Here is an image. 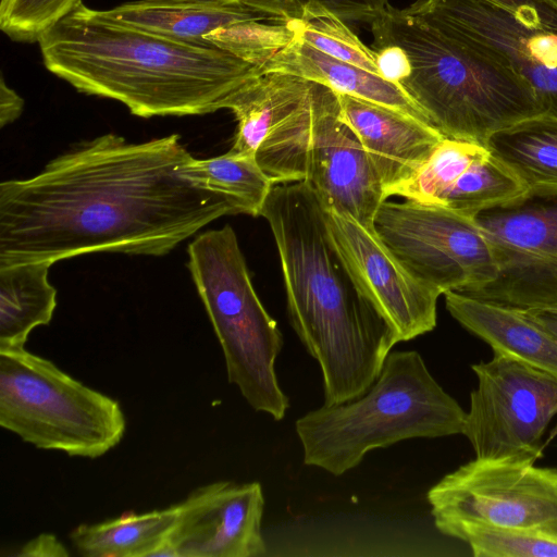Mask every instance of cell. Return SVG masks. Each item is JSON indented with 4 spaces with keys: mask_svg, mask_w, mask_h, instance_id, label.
<instances>
[{
    "mask_svg": "<svg viewBox=\"0 0 557 557\" xmlns=\"http://www.w3.org/2000/svg\"><path fill=\"white\" fill-rule=\"evenodd\" d=\"M15 555L20 557H63L69 556V552L55 535L42 533L21 546Z\"/></svg>",
    "mask_w": 557,
    "mask_h": 557,
    "instance_id": "cell-32",
    "label": "cell"
},
{
    "mask_svg": "<svg viewBox=\"0 0 557 557\" xmlns=\"http://www.w3.org/2000/svg\"><path fill=\"white\" fill-rule=\"evenodd\" d=\"M451 317L491 346L495 355L557 376V337L524 310L482 300L456 290L444 293Z\"/></svg>",
    "mask_w": 557,
    "mask_h": 557,
    "instance_id": "cell-16",
    "label": "cell"
},
{
    "mask_svg": "<svg viewBox=\"0 0 557 557\" xmlns=\"http://www.w3.org/2000/svg\"><path fill=\"white\" fill-rule=\"evenodd\" d=\"M325 220L331 243L355 287L391 326L398 343L433 331L442 294L409 273L374 230L329 209Z\"/></svg>",
    "mask_w": 557,
    "mask_h": 557,
    "instance_id": "cell-13",
    "label": "cell"
},
{
    "mask_svg": "<svg viewBox=\"0 0 557 557\" xmlns=\"http://www.w3.org/2000/svg\"><path fill=\"white\" fill-rule=\"evenodd\" d=\"M513 17L519 24L557 32V12L540 0H482Z\"/></svg>",
    "mask_w": 557,
    "mask_h": 557,
    "instance_id": "cell-30",
    "label": "cell"
},
{
    "mask_svg": "<svg viewBox=\"0 0 557 557\" xmlns=\"http://www.w3.org/2000/svg\"><path fill=\"white\" fill-rule=\"evenodd\" d=\"M319 2L345 22L371 25L391 5L389 0H243V3L267 14L272 21L289 22L300 18L304 8Z\"/></svg>",
    "mask_w": 557,
    "mask_h": 557,
    "instance_id": "cell-29",
    "label": "cell"
},
{
    "mask_svg": "<svg viewBox=\"0 0 557 557\" xmlns=\"http://www.w3.org/2000/svg\"><path fill=\"white\" fill-rule=\"evenodd\" d=\"M373 227L409 273L442 295L479 288L498 274L494 247L474 218L385 199Z\"/></svg>",
    "mask_w": 557,
    "mask_h": 557,
    "instance_id": "cell-9",
    "label": "cell"
},
{
    "mask_svg": "<svg viewBox=\"0 0 557 557\" xmlns=\"http://www.w3.org/2000/svg\"><path fill=\"white\" fill-rule=\"evenodd\" d=\"M178 504L143 513L125 512L99 523H82L69 537L84 557H151L178 518Z\"/></svg>",
    "mask_w": 557,
    "mask_h": 557,
    "instance_id": "cell-23",
    "label": "cell"
},
{
    "mask_svg": "<svg viewBox=\"0 0 557 557\" xmlns=\"http://www.w3.org/2000/svg\"><path fill=\"white\" fill-rule=\"evenodd\" d=\"M188 269L222 347L228 382L256 411L284 419L289 399L275 372L283 335L252 286L233 227L196 237Z\"/></svg>",
    "mask_w": 557,
    "mask_h": 557,
    "instance_id": "cell-6",
    "label": "cell"
},
{
    "mask_svg": "<svg viewBox=\"0 0 557 557\" xmlns=\"http://www.w3.org/2000/svg\"><path fill=\"white\" fill-rule=\"evenodd\" d=\"M498 267L516 261L557 263V195H527L474 216Z\"/></svg>",
    "mask_w": 557,
    "mask_h": 557,
    "instance_id": "cell-19",
    "label": "cell"
},
{
    "mask_svg": "<svg viewBox=\"0 0 557 557\" xmlns=\"http://www.w3.org/2000/svg\"><path fill=\"white\" fill-rule=\"evenodd\" d=\"M262 70L296 75L324 85L337 94L381 104L431 124L424 111L400 84L332 58L296 36L265 62Z\"/></svg>",
    "mask_w": 557,
    "mask_h": 557,
    "instance_id": "cell-18",
    "label": "cell"
},
{
    "mask_svg": "<svg viewBox=\"0 0 557 557\" xmlns=\"http://www.w3.org/2000/svg\"><path fill=\"white\" fill-rule=\"evenodd\" d=\"M373 50L376 53V66L382 78L400 84L410 75V60L403 48L391 45Z\"/></svg>",
    "mask_w": 557,
    "mask_h": 557,
    "instance_id": "cell-31",
    "label": "cell"
},
{
    "mask_svg": "<svg viewBox=\"0 0 557 557\" xmlns=\"http://www.w3.org/2000/svg\"><path fill=\"white\" fill-rule=\"evenodd\" d=\"M435 527L468 544L476 557H557V540L545 534L466 521Z\"/></svg>",
    "mask_w": 557,
    "mask_h": 557,
    "instance_id": "cell-26",
    "label": "cell"
},
{
    "mask_svg": "<svg viewBox=\"0 0 557 557\" xmlns=\"http://www.w3.org/2000/svg\"><path fill=\"white\" fill-rule=\"evenodd\" d=\"M187 174L207 188L238 201L245 214L258 216L275 185L259 165L256 154L234 152L209 158H193Z\"/></svg>",
    "mask_w": 557,
    "mask_h": 557,
    "instance_id": "cell-24",
    "label": "cell"
},
{
    "mask_svg": "<svg viewBox=\"0 0 557 557\" xmlns=\"http://www.w3.org/2000/svg\"><path fill=\"white\" fill-rule=\"evenodd\" d=\"M544 4L548 5L555 12H557V0H540Z\"/></svg>",
    "mask_w": 557,
    "mask_h": 557,
    "instance_id": "cell-36",
    "label": "cell"
},
{
    "mask_svg": "<svg viewBox=\"0 0 557 557\" xmlns=\"http://www.w3.org/2000/svg\"><path fill=\"white\" fill-rule=\"evenodd\" d=\"M540 310H545V311L557 314V305H554V306L545 308V309H540Z\"/></svg>",
    "mask_w": 557,
    "mask_h": 557,
    "instance_id": "cell-37",
    "label": "cell"
},
{
    "mask_svg": "<svg viewBox=\"0 0 557 557\" xmlns=\"http://www.w3.org/2000/svg\"><path fill=\"white\" fill-rule=\"evenodd\" d=\"M286 23L297 38L314 49L379 75L375 51L366 46L344 20L323 4L308 3L300 18Z\"/></svg>",
    "mask_w": 557,
    "mask_h": 557,
    "instance_id": "cell-25",
    "label": "cell"
},
{
    "mask_svg": "<svg viewBox=\"0 0 557 557\" xmlns=\"http://www.w3.org/2000/svg\"><path fill=\"white\" fill-rule=\"evenodd\" d=\"M24 108V100L17 92L10 88L3 76L0 79V126L14 122L20 117Z\"/></svg>",
    "mask_w": 557,
    "mask_h": 557,
    "instance_id": "cell-33",
    "label": "cell"
},
{
    "mask_svg": "<svg viewBox=\"0 0 557 557\" xmlns=\"http://www.w3.org/2000/svg\"><path fill=\"white\" fill-rule=\"evenodd\" d=\"M104 13L133 28L196 46L212 45L206 39L209 34L237 22L272 21L242 2L221 0H137Z\"/></svg>",
    "mask_w": 557,
    "mask_h": 557,
    "instance_id": "cell-17",
    "label": "cell"
},
{
    "mask_svg": "<svg viewBox=\"0 0 557 557\" xmlns=\"http://www.w3.org/2000/svg\"><path fill=\"white\" fill-rule=\"evenodd\" d=\"M549 269L552 272V277H553V282H554L555 290H556V295H557V263H550Z\"/></svg>",
    "mask_w": 557,
    "mask_h": 557,
    "instance_id": "cell-35",
    "label": "cell"
},
{
    "mask_svg": "<svg viewBox=\"0 0 557 557\" xmlns=\"http://www.w3.org/2000/svg\"><path fill=\"white\" fill-rule=\"evenodd\" d=\"M49 262L0 267V348H23L29 333L50 323L57 290L48 281Z\"/></svg>",
    "mask_w": 557,
    "mask_h": 557,
    "instance_id": "cell-22",
    "label": "cell"
},
{
    "mask_svg": "<svg viewBox=\"0 0 557 557\" xmlns=\"http://www.w3.org/2000/svg\"><path fill=\"white\" fill-rule=\"evenodd\" d=\"M372 49L398 46L411 73L400 85L445 137L486 146L497 132L545 111L511 67L392 4L370 25Z\"/></svg>",
    "mask_w": 557,
    "mask_h": 557,
    "instance_id": "cell-4",
    "label": "cell"
},
{
    "mask_svg": "<svg viewBox=\"0 0 557 557\" xmlns=\"http://www.w3.org/2000/svg\"><path fill=\"white\" fill-rule=\"evenodd\" d=\"M260 215L277 246L290 324L321 368L324 405L358 398L380 375L395 333L355 287L306 182L275 184Z\"/></svg>",
    "mask_w": 557,
    "mask_h": 557,
    "instance_id": "cell-3",
    "label": "cell"
},
{
    "mask_svg": "<svg viewBox=\"0 0 557 557\" xmlns=\"http://www.w3.org/2000/svg\"><path fill=\"white\" fill-rule=\"evenodd\" d=\"M471 368L478 384L470 394L462 435L475 458L536 460L557 414V376L495 354Z\"/></svg>",
    "mask_w": 557,
    "mask_h": 557,
    "instance_id": "cell-11",
    "label": "cell"
},
{
    "mask_svg": "<svg viewBox=\"0 0 557 557\" xmlns=\"http://www.w3.org/2000/svg\"><path fill=\"white\" fill-rule=\"evenodd\" d=\"M294 38L295 33L286 22L263 20L237 22L206 37L213 45L261 69Z\"/></svg>",
    "mask_w": 557,
    "mask_h": 557,
    "instance_id": "cell-27",
    "label": "cell"
},
{
    "mask_svg": "<svg viewBox=\"0 0 557 557\" xmlns=\"http://www.w3.org/2000/svg\"><path fill=\"white\" fill-rule=\"evenodd\" d=\"M0 426L40 449L98 458L124 436L120 404L23 348H0Z\"/></svg>",
    "mask_w": 557,
    "mask_h": 557,
    "instance_id": "cell-8",
    "label": "cell"
},
{
    "mask_svg": "<svg viewBox=\"0 0 557 557\" xmlns=\"http://www.w3.org/2000/svg\"><path fill=\"white\" fill-rule=\"evenodd\" d=\"M434 524L479 522L557 540V468L523 458H475L428 494Z\"/></svg>",
    "mask_w": 557,
    "mask_h": 557,
    "instance_id": "cell-10",
    "label": "cell"
},
{
    "mask_svg": "<svg viewBox=\"0 0 557 557\" xmlns=\"http://www.w3.org/2000/svg\"><path fill=\"white\" fill-rule=\"evenodd\" d=\"M524 312L534 322L557 337V314L540 309H529L524 310Z\"/></svg>",
    "mask_w": 557,
    "mask_h": 557,
    "instance_id": "cell-34",
    "label": "cell"
},
{
    "mask_svg": "<svg viewBox=\"0 0 557 557\" xmlns=\"http://www.w3.org/2000/svg\"><path fill=\"white\" fill-rule=\"evenodd\" d=\"M221 1H228V2H242V3H243V0H221Z\"/></svg>",
    "mask_w": 557,
    "mask_h": 557,
    "instance_id": "cell-38",
    "label": "cell"
},
{
    "mask_svg": "<svg viewBox=\"0 0 557 557\" xmlns=\"http://www.w3.org/2000/svg\"><path fill=\"white\" fill-rule=\"evenodd\" d=\"M467 412L447 394L414 350L389 352L380 375L356 399L323 405L296 421L304 463L333 475L364 456L414 437L462 434Z\"/></svg>",
    "mask_w": 557,
    "mask_h": 557,
    "instance_id": "cell-5",
    "label": "cell"
},
{
    "mask_svg": "<svg viewBox=\"0 0 557 557\" xmlns=\"http://www.w3.org/2000/svg\"><path fill=\"white\" fill-rule=\"evenodd\" d=\"M82 0H1L0 28L14 41L35 42Z\"/></svg>",
    "mask_w": 557,
    "mask_h": 557,
    "instance_id": "cell-28",
    "label": "cell"
},
{
    "mask_svg": "<svg viewBox=\"0 0 557 557\" xmlns=\"http://www.w3.org/2000/svg\"><path fill=\"white\" fill-rule=\"evenodd\" d=\"M491 152L525 184L528 195H557V115L544 111L495 133Z\"/></svg>",
    "mask_w": 557,
    "mask_h": 557,
    "instance_id": "cell-21",
    "label": "cell"
},
{
    "mask_svg": "<svg viewBox=\"0 0 557 557\" xmlns=\"http://www.w3.org/2000/svg\"><path fill=\"white\" fill-rule=\"evenodd\" d=\"M404 10L511 67L557 115V32L523 26L482 0H416Z\"/></svg>",
    "mask_w": 557,
    "mask_h": 557,
    "instance_id": "cell-12",
    "label": "cell"
},
{
    "mask_svg": "<svg viewBox=\"0 0 557 557\" xmlns=\"http://www.w3.org/2000/svg\"><path fill=\"white\" fill-rule=\"evenodd\" d=\"M274 184L306 182L325 209L374 230L386 199L360 140L343 121L337 92L318 83L311 97L278 124L256 152Z\"/></svg>",
    "mask_w": 557,
    "mask_h": 557,
    "instance_id": "cell-7",
    "label": "cell"
},
{
    "mask_svg": "<svg viewBox=\"0 0 557 557\" xmlns=\"http://www.w3.org/2000/svg\"><path fill=\"white\" fill-rule=\"evenodd\" d=\"M177 134L129 143L106 134L0 184V267L90 252L163 256L212 221L245 213L187 174Z\"/></svg>",
    "mask_w": 557,
    "mask_h": 557,
    "instance_id": "cell-1",
    "label": "cell"
},
{
    "mask_svg": "<svg viewBox=\"0 0 557 557\" xmlns=\"http://www.w3.org/2000/svg\"><path fill=\"white\" fill-rule=\"evenodd\" d=\"M263 508L259 482L218 481L198 487L178 503L177 521L153 556H262Z\"/></svg>",
    "mask_w": 557,
    "mask_h": 557,
    "instance_id": "cell-14",
    "label": "cell"
},
{
    "mask_svg": "<svg viewBox=\"0 0 557 557\" xmlns=\"http://www.w3.org/2000/svg\"><path fill=\"white\" fill-rule=\"evenodd\" d=\"M341 116L360 140L386 198L408 181L445 138L433 125L400 111L337 94Z\"/></svg>",
    "mask_w": 557,
    "mask_h": 557,
    "instance_id": "cell-15",
    "label": "cell"
},
{
    "mask_svg": "<svg viewBox=\"0 0 557 557\" xmlns=\"http://www.w3.org/2000/svg\"><path fill=\"white\" fill-rule=\"evenodd\" d=\"M46 69L77 91L122 102L140 117L202 115L263 73L215 46L169 40L83 2L37 41Z\"/></svg>",
    "mask_w": 557,
    "mask_h": 557,
    "instance_id": "cell-2",
    "label": "cell"
},
{
    "mask_svg": "<svg viewBox=\"0 0 557 557\" xmlns=\"http://www.w3.org/2000/svg\"><path fill=\"white\" fill-rule=\"evenodd\" d=\"M318 83L282 72H263L228 100L237 121L234 152H257L268 135L300 108Z\"/></svg>",
    "mask_w": 557,
    "mask_h": 557,
    "instance_id": "cell-20",
    "label": "cell"
}]
</instances>
